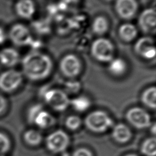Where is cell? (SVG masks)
<instances>
[{"mask_svg": "<svg viewBox=\"0 0 156 156\" xmlns=\"http://www.w3.org/2000/svg\"><path fill=\"white\" fill-rule=\"evenodd\" d=\"M125 156H138V155L136 154H127Z\"/></svg>", "mask_w": 156, "mask_h": 156, "instance_id": "32", "label": "cell"}, {"mask_svg": "<svg viewBox=\"0 0 156 156\" xmlns=\"http://www.w3.org/2000/svg\"><path fill=\"white\" fill-rule=\"evenodd\" d=\"M141 152L145 156H155L156 140L154 136L146 139L140 148Z\"/></svg>", "mask_w": 156, "mask_h": 156, "instance_id": "23", "label": "cell"}, {"mask_svg": "<svg viewBox=\"0 0 156 156\" xmlns=\"http://www.w3.org/2000/svg\"><path fill=\"white\" fill-rule=\"evenodd\" d=\"M9 36L12 42L18 46L31 45L33 38L29 28L23 24H15L9 30Z\"/></svg>", "mask_w": 156, "mask_h": 156, "instance_id": "8", "label": "cell"}, {"mask_svg": "<svg viewBox=\"0 0 156 156\" xmlns=\"http://www.w3.org/2000/svg\"><path fill=\"white\" fill-rule=\"evenodd\" d=\"M108 63V70L113 75L121 76L125 73L127 66L122 58H113Z\"/></svg>", "mask_w": 156, "mask_h": 156, "instance_id": "18", "label": "cell"}, {"mask_svg": "<svg viewBox=\"0 0 156 156\" xmlns=\"http://www.w3.org/2000/svg\"><path fill=\"white\" fill-rule=\"evenodd\" d=\"M115 9L119 16L129 20L135 15L138 4L136 0H116Z\"/></svg>", "mask_w": 156, "mask_h": 156, "instance_id": "11", "label": "cell"}, {"mask_svg": "<svg viewBox=\"0 0 156 156\" xmlns=\"http://www.w3.org/2000/svg\"><path fill=\"white\" fill-rule=\"evenodd\" d=\"M65 124L68 129L71 130H76L80 127L82 124V119L77 115H70L66 118Z\"/></svg>", "mask_w": 156, "mask_h": 156, "instance_id": "25", "label": "cell"}, {"mask_svg": "<svg viewBox=\"0 0 156 156\" xmlns=\"http://www.w3.org/2000/svg\"><path fill=\"white\" fill-rule=\"evenodd\" d=\"M44 102L53 110L57 112L65 110L70 104V99L67 93L58 88H51L46 91L43 95Z\"/></svg>", "mask_w": 156, "mask_h": 156, "instance_id": "4", "label": "cell"}, {"mask_svg": "<svg viewBox=\"0 0 156 156\" xmlns=\"http://www.w3.org/2000/svg\"><path fill=\"white\" fill-rule=\"evenodd\" d=\"M12 147V141L9 136L4 132L0 131V155H5Z\"/></svg>", "mask_w": 156, "mask_h": 156, "instance_id": "24", "label": "cell"}, {"mask_svg": "<svg viewBox=\"0 0 156 156\" xmlns=\"http://www.w3.org/2000/svg\"><path fill=\"white\" fill-rule=\"evenodd\" d=\"M23 74L13 69L6 70L0 74V90L5 93H12L22 83Z\"/></svg>", "mask_w": 156, "mask_h": 156, "instance_id": "5", "label": "cell"}, {"mask_svg": "<svg viewBox=\"0 0 156 156\" xmlns=\"http://www.w3.org/2000/svg\"><path fill=\"white\" fill-rule=\"evenodd\" d=\"M23 140L29 146H37L41 143L43 136L41 133L37 130L29 129L24 133Z\"/></svg>", "mask_w": 156, "mask_h": 156, "instance_id": "20", "label": "cell"}, {"mask_svg": "<svg viewBox=\"0 0 156 156\" xmlns=\"http://www.w3.org/2000/svg\"><path fill=\"white\" fill-rule=\"evenodd\" d=\"M155 128H156V127H155V124H154L152 126H151V130H152V131H151V132H152L154 134L155 133Z\"/></svg>", "mask_w": 156, "mask_h": 156, "instance_id": "30", "label": "cell"}, {"mask_svg": "<svg viewBox=\"0 0 156 156\" xmlns=\"http://www.w3.org/2000/svg\"><path fill=\"white\" fill-rule=\"evenodd\" d=\"M134 50L138 55L147 60L154 58L156 54L154 41L150 37L140 38L134 45Z\"/></svg>", "mask_w": 156, "mask_h": 156, "instance_id": "10", "label": "cell"}, {"mask_svg": "<svg viewBox=\"0 0 156 156\" xmlns=\"http://www.w3.org/2000/svg\"><path fill=\"white\" fill-rule=\"evenodd\" d=\"M79 82H68V83L66 84V89L69 92H76L78 91L80 88L79 83Z\"/></svg>", "mask_w": 156, "mask_h": 156, "instance_id": "28", "label": "cell"}, {"mask_svg": "<svg viewBox=\"0 0 156 156\" xmlns=\"http://www.w3.org/2000/svg\"><path fill=\"white\" fill-rule=\"evenodd\" d=\"M69 144V138L68 134L62 130H57L46 138V146L48 151L58 154L65 151Z\"/></svg>", "mask_w": 156, "mask_h": 156, "instance_id": "6", "label": "cell"}, {"mask_svg": "<svg viewBox=\"0 0 156 156\" xmlns=\"http://www.w3.org/2000/svg\"><path fill=\"white\" fill-rule=\"evenodd\" d=\"M55 123V118L43 107L35 115L30 124H34L41 129H48Z\"/></svg>", "mask_w": 156, "mask_h": 156, "instance_id": "13", "label": "cell"}, {"mask_svg": "<svg viewBox=\"0 0 156 156\" xmlns=\"http://www.w3.org/2000/svg\"><path fill=\"white\" fill-rule=\"evenodd\" d=\"M0 156H5V155H0Z\"/></svg>", "mask_w": 156, "mask_h": 156, "instance_id": "34", "label": "cell"}, {"mask_svg": "<svg viewBox=\"0 0 156 156\" xmlns=\"http://www.w3.org/2000/svg\"><path fill=\"white\" fill-rule=\"evenodd\" d=\"M15 11L21 18L30 19L35 12V5L32 0H19L15 4Z\"/></svg>", "mask_w": 156, "mask_h": 156, "instance_id": "15", "label": "cell"}, {"mask_svg": "<svg viewBox=\"0 0 156 156\" xmlns=\"http://www.w3.org/2000/svg\"><path fill=\"white\" fill-rule=\"evenodd\" d=\"M118 33L120 38L122 40L126 42H130L136 38L138 30L135 25L127 23L120 26Z\"/></svg>", "mask_w": 156, "mask_h": 156, "instance_id": "17", "label": "cell"}, {"mask_svg": "<svg viewBox=\"0 0 156 156\" xmlns=\"http://www.w3.org/2000/svg\"><path fill=\"white\" fill-rule=\"evenodd\" d=\"M91 105L90 99L85 96H79L70 99L69 105L77 112H83L88 109Z\"/></svg>", "mask_w": 156, "mask_h": 156, "instance_id": "21", "label": "cell"}, {"mask_svg": "<svg viewBox=\"0 0 156 156\" xmlns=\"http://www.w3.org/2000/svg\"><path fill=\"white\" fill-rule=\"evenodd\" d=\"M65 2H68V3H69V2H73L74 1H75L76 0H64Z\"/></svg>", "mask_w": 156, "mask_h": 156, "instance_id": "31", "label": "cell"}, {"mask_svg": "<svg viewBox=\"0 0 156 156\" xmlns=\"http://www.w3.org/2000/svg\"><path fill=\"white\" fill-rule=\"evenodd\" d=\"M93 57L100 62L108 63L113 58L115 48L112 42L106 38H98L93 41L90 48Z\"/></svg>", "mask_w": 156, "mask_h": 156, "instance_id": "3", "label": "cell"}, {"mask_svg": "<svg viewBox=\"0 0 156 156\" xmlns=\"http://www.w3.org/2000/svg\"><path fill=\"white\" fill-rule=\"evenodd\" d=\"M141 101L143 104L151 109L156 107V88L155 87H151L146 89L142 93Z\"/></svg>", "mask_w": 156, "mask_h": 156, "instance_id": "19", "label": "cell"}, {"mask_svg": "<svg viewBox=\"0 0 156 156\" xmlns=\"http://www.w3.org/2000/svg\"><path fill=\"white\" fill-rule=\"evenodd\" d=\"M20 54L12 48H5L0 51V63L8 68L16 66L20 61Z\"/></svg>", "mask_w": 156, "mask_h": 156, "instance_id": "14", "label": "cell"}, {"mask_svg": "<svg viewBox=\"0 0 156 156\" xmlns=\"http://www.w3.org/2000/svg\"><path fill=\"white\" fill-rule=\"evenodd\" d=\"M113 120L108 115L102 110L90 113L84 119L86 127L94 133H104L113 126Z\"/></svg>", "mask_w": 156, "mask_h": 156, "instance_id": "2", "label": "cell"}, {"mask_svg": "<svg viewBox=\"0 0 156 156\" xmlns=\"http://www.w3.org/2000/svg\"><path fill=\"white\" fill-rule=\"evenodd\" d=\"M112 135L116 142L124 144L131 139L132 132L127 126L123 123H118L113 126Z\"/></svg>", "mask_w": 156, "mask_h": 156, "instance_id": "16", "label": "cell"}, {"mask_svg": "<svg viewBox=\"0 0 156 156\" xmlns=\"http://www.w3.org/2000/svg\"><path fill=\"white\" fill-rule=\"evenodd\" d=\"M23 74L29 79L37 81L44 79L51 74L53 63L47 54L32 51L26 54L21 61Z\"/></svg>", "mask_w": 156, "mask_h": 156, "instance_id": "1", "label": "cell"}, {"mask_svg": "<svg viewBox=\"0 0 156 156\" xmlns=\"http://www.w3.org/2000/svg\"><path fill=\"white\" fill-rule=\"evenodd\" d=\"M59 66L62 73L69 78L77 76L82 68L79 58L73 54L65 55L60 60Z\"/></svg>", "mask_w": 156, "mask_h": 156, "instance_id": "9", "label": "cell"}, {"mask_svg": "<svg viewBox=\"0 0 156 156\" xmlns=\"http://www.w3.org/2000/svg\"><path fill=\"white\" fill-rule=\"evenodd\" d=\"M8 108V102L7 99L0 93V116L3 115Z\"/></svg>", "mask_w": 156, "mask_h": 156, "instance_id": "27", "label": "cell"}, {"mask_svg": "<svg viewBox=\"0 0 156 156\" xmlns=\"http://www.w3.org/2000/svg\"><path fill=\"white\" fill-rule=\"evenodd\" d=\"M127 121L133 127L138 129H143L151 126V116L144 109L135 107L130 108L126 112Z\"/></svg>", "mask_w": 156, "mask_h": 156, "instance_id": "7", "label": "cell"}, {"mask_svg": "<svg viewBox=\"0 0 156 156\" xmlns=\"http://www.w3.org/2000/svg\"><path fill=\"white\" fill-rule=\"evenodd\" d=\"M72 156H93L92 152L87 148L85 147H80L76 149Z\"/></svg>", "mask_w": 156, "mask_h": 156, "instance_id": "26", "label": "cell"}, {"mask_svg": "<svg viewBox=\"0 0 156 156\" xmlns=\"http://www.w3.org/2000/svg\"><path fill=\"white\" fill-rule=\"evenodd\" d=\"M108 28L107 19L103 16H98L94 18L92 23V30L97 35L104 34Z\"/></svg>", "mask_w": 156, "mask_h": 156, "instance_id": "22", "label": "cell"}, {"mask_svg": "<svg viewBox=\"0 0 156 156\" xmlns=\"http://www.w3.org/2000/svg\"><path fill=\"white\" fill-rule=\"evenodd\" d=\"M6 39V35L4 30L0 27V44H2Z\"/></svg>", "mask_w": 156, "mask_h": 156, "instance_id": "29", "label": "cell"}, {"mask_svg": "<svg viewBox=\"0 0 156 156\" xmlns=\"http://www.w3.org/2000/svg\"><path fill=\"white\" fill-rule=\"evenodd\" d=\"M104 1H112L113 0H104Z\"/></svg>", "mask_w": 156, "mask_h": 156, "instance_id": "33", "label": "cell"}, {"mask_svg": "<svg viewBox=\"0 0 156 156\" xmlns=\"http://www.w3.org/2000/svg\"><path fill=\"white\" fill-rule=\"evenodd\" d=\"M138 26L145 33L154 32L156 26V13L153 8L144 9L140 15L138 20Z\"/></svg>", "mask_w": 156, "mask_h": 156, "instance_id": "12", "label": "cell"}]
</instances>
